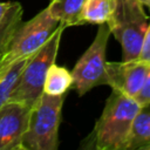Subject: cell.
<instances>
[{
	"mask_svg": "<svg viewBox=\"0 0 150 150\" xmlns=\"http://www.w3.org/2000/svg\"><path fill=\"white\" fill-rule=\"evenodd\" d=\"M141 1V4L144 6V7H148L149 9H150V0H139Z\"/></svg>",
	"mask_w": 150,
	"mask_h": 150,
	"instance_id": "cell-18",
	"label": "cell"
},
{
	"mask_svg": "<svg viewBox=\"0 0 150 150\" xmlns=\"http://www.w3.org/2000/svg\"><path fill=\"white\" fill-rule=\"evenodd\" d=\"M30 108L8 101L0 107V150H23Z\"/></svg>",
	"mask_w": 150,
	"mask_h": 150,
	"instance_id": "cell-8",
	"label": "cell"
},
{
	"mask_svg": "<svg viewBox=\"0 0 150 150\" xmlns=\"http://www.w3.org/2000/svg\"><path fill=\"white\" fill-rule=\"evenodd\" d=\"M134 98L139 103L141 107H146L150 104V70L145 77L143 86Z\"/></svg>",
	"mask_w": 150,
	"mask_h": 150,
	"instance_id": "cell-15",
	"label": "cell"
},
{
	"mask_svg": "<svg viewBox=\"0 0 150 150\" xmlns=\"http://www.w3.org/2000/svg\"><path fill=\"white\" fill-rule=\"evenodd\" d=\"M71 83L73 77L70 71L67 68L57 66L54 62L47 71L43 84V93L52 96L66 95L67 91L70 89Z\"/></svg>",
	"mask_w": 150,
	"mask_h": 150,
	"instance_id": "cell-12",
	"label": "cell"
},
{
	"mask_svg": "<svg viewBox=\"0 0 150 150\" xmlns=\"http://www.w3.org/2000/svg\"><path fill=\"white\" fill-rule=\"evenodd\" d=\"M105 23L114 38L121 43L122 61L137 59L149 25V18L141 1L114 0L112 11Z\"/></svg>",
	"mask_w": 150,
	"mask_h": 150,
	"instance_id": "cell-3",
	"label": "cell"
},
{
	"mask_svg": "<svg viewBox=\"0 0 150 150\" xmlns=\"http://www.w3.org/2000/svg\"><path fill=\"white\" fill-rule=\"evenodd\" d=\"M30 57L32 56L22 57L5 67H0V107L9 101L11 95L18 87L22 71Z\"/></svg>",
	"mask_w": 150,
	"mask_h": 150,
	"instance_id": "cell-11",
	"label": "cell"
},
{
	"mask_svg": "<svg viewBox=\"0 0 150 150\" xmlns=\"http://www.w3.org/2000/svg\"><path fill=\"white\" fill-rule=\"evenodd\" d=\"M57 26L59 21L52 15L48 7L39 12L30 20L21 22L0 57V67L34 55L47 42Z\"/></svg>",
	"mask_w": 150,
	"mask_h": 150,
	"instance_id": "cell-6",
	"label": "cell"
},
{
	"mask_svg": "<svg viewBox=\"0 0 150 150\" xmlns=\"http://www.w3.org/2000/svg\"><path fill=\"white\" fill-rule=\"evenodd\" d=\"M66 27L62 23L55 28L47 42L29 59L27 62L20 82L9 101L18 102L27 107H32L43 93V84L49 67L55 62L60 48V42Z\"/></svg>",
	"mask_w": 150,
	"mask_h": 150,
	"instance_id": "cell-4",
	"label": "cell"
},
{
	"mask_svg": "<svg viewBox=\"0 0 150 150\" xmlns=\"http://www.w3.org/2000/svg\"><path fill=\"white\" fill-rule=\"evenodd\" d=\"M114 7V0H86L81 20L82 25H101L104 23Z\"/></svg>",
	"mask_w": 150,
	"mask_h": 150,
	"instance_id": "cell-14",
	"label": "cell"
},
{
	"mask_svg": "<svg viewBox=\"0 0 150 150\" xmlns=\"http://www.w3.org/2000/svg\"><path fill=\"white\" fill-rule=\"evenodd\" d=\"M9 5H11V1H9V2H0V21H1V19L4 18L5 13L7 12Z\"/></svg>",
	"mask_w": 150,
	"mask_h": 150,
	"instance_id": "cell-17",
	"label": "cell"
},
{
	"mask_svg": "<svg viewBox=\"0 0 150 150\" xmlns=\"http://www.w3.org/2000/svg\"><path fill=\"white\" fill-rule=\"evenodd\" d=\"M111 33L108 25L101 23L96 36L87 50L80 56L70 71L74 89L79 96H83L95 87L107 84V47Z\"/></svg>",
	"mask_w": 150,
	"mask_h": 150,
	"instance_id": "cell-5",
	"label": "cell"
},
{
	"mask_svg": "<svg viewBox=\"0 0 150 150\" xmlns=\"http://www.w3.org/2000/svg\"><path fill=\"white\" fill-rule=\"evenodd\" d=\"M150 146V104L142 107L132 121L127 150H148Z\"/></svg>",
	"mask_w": 150,
	"mask_h": 150,
	"instance_id": "cell-10",
	"label": "cell"
},
{
	"mask_svg": "<svg viewBox=\"0 0 150 150\" xmlns=\"http://www.w3.org/2000/svg\"><path fill=\"white\" fill-rule=\"evenodd\" d=\"M23 8L20 2L11 1V5L0 21V57L5 53L15 29L22 22Z\"/></svg>",
	"mask_w": 150,
	"mask_h": 150,
	"instance_id": "cell-13",
	"label": "cell"
},
{
	"mask_svg": "<svg viewBox=\"0 0 150 150\" xmlns=\"http://www.w3.org/2000/svg\"><path fill=\"white\" fill-rule=\"evenodd\" d=\"M142 61H146L150 62V21L148 25V28L145 30L144 38H143V42H142V47H141V52L138 57Z\"/></svg>",
	"mask_w": 150,
	"mask_h": 150,
	"instance_id": "cell-16",
	"label": "cell"
},
{
	"mask_svg": "<svg viewBox=\"0 0 150 150\" xmlns=\"http://www.w3.org/2000/svg\"><path fill=\"white\" fill-rule=\"evenodd\" d=\"M150 70V62L131 61L107 62V86L127 96L135 97Z\"/></svg>",
	"mask_w": 150,
	"mask_h": 150,
	"instance_id": "cell-7",
	"label": "cell"
},
{
	"mask_svg": "<svg viewBox=\"0 0 150 150\" xmlns=\"http://www.w3.org/2000/svg\"><path fill=\"white\" fill-rule=\"evenodd\" d=\"M86 0H50L47 6L52 15L66 28L82 25L81 14Z\"/></svg>",
	"mask_w": 150,
	"mask_h": 150,
	"instance_id": "cell-9",
	"label": "cell"
},
{
	"mask_svg": "<svg viewBox=\"0 0 150 150\" xmlns=\"http://www.w3.org/2000/svg\"><path fill=\"white\" fill-rule=\"evenodd\" d=\"M141 108L134 97L112 89L93 131L83 139L81 148L127 150L132 121Z\"/></svg>",
	"mask_w": 150,
	"mask_h": 150,
	"instance_id": "cell-1",
	"label": "cell"
},
{
	"mask_svg": "<svg viewBox=\"0 0 150 150\" xmlns=\"http://www.w3.org/2000/svg\"><path fill=\"white\" fill-rule=\"evenodd\" d=\"M66 95L52 96L42 93L30 107L27 130L22 138L23 150H57Z\"/></svg>",
	"mask_w": 150,
	"mask_h": 150,
	"instance_id": "cell-2",
	"label": "cell"
},
{
	"mask_svg": "<svg viewBox=\"0 0 150 150\" xmlns=\"http://www.w3.org/2000/svg\"><path fill=\"white\" fill-rule=\"evenodd\" d=\"M148 150H150V146H149V148H148Z\"/></svg>",
	"mask_w": 150,
	"mask_h": 150,
	"instance_id": "cell-19",
	"label": "cell"
}]
</instances>
